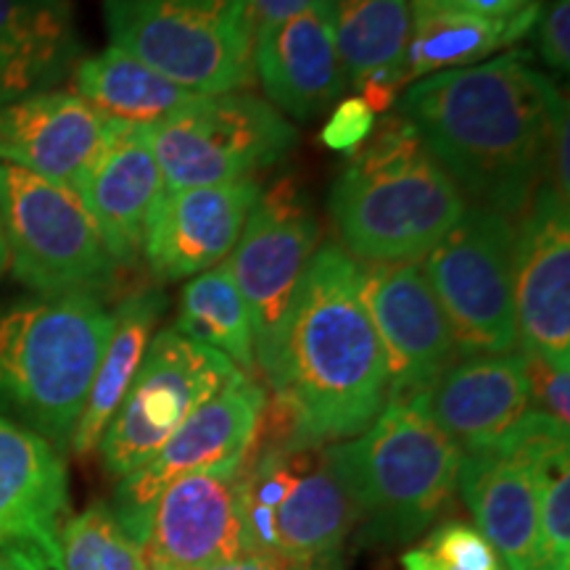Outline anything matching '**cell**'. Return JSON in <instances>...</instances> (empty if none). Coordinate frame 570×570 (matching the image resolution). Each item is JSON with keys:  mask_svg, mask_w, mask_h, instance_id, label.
Here are the masks:
<instances>
[{"mask_svg": "<svg viewBox=\"0 0 570 570\" xmlns=\"http://www.w3.org/2000/svg\"><path fill=\"white\" fill-rule=\"evenodd\" d=\"M568 101L525 51L420 77L399 98L465 202L518 219L547 183L552 135Z\"/></svg>", "mask_w": 570, "mask_h": 570, "instance_id": "obj_1", "label": "cell"}, {"mask_svg": "<svg viewBox=\"0 0 570 570\" xmlns=\"http://www.w3.org/2000/svg\"><path fill=\"white\" fill-rule=\"evenodd\" d=\"M259 370L273 389L269 415L296 444H338L381 415L386 356L362 298L360 262L344 248L325 244L312 256Z\"/></svg>", "mask_w": 570, "mask_h": 570, "instance_id": "obj_2", "label": "cell"}, {"mask_svg": "<svg viewBox=\"0 0 570 570\" xmlns=\"http://www.w3.org/2000/svg\"><path fill=\"white\" fill-rule=\"evenodd\" d=\"M465 209V196L399 114L375 125L327 196L341 248L360 265L425 259Z\"/></svg>", "mask_w": 570, "mask_h": 570, "instance_id": "obj_3", "label": "cell"}, {"mask_svg": "<svg viewBox=\"0 0 570 570\" xmlns=\"http://www.w3.org/2000/svg\"><path fill=\"white\" fill-rule=\"evenodd\" d=\"M111 327L114 309L96 294L0 304V404L56 449L69 446Z\"/></svg>", "mask_w": 570, "mask_h": 570, "instance_id": "obj_4", "label": "cell"}, {"mask_svg": "<svg viewBox=\"0 0 570 570\" xmlns=\"http://www.w3.org/2000/svg\"><path fill=\"white\" fill-rule=\"evenodd\" d=\"M365 544L417 539L458 489L462 452L417 399H389L360 436L325 444Z\"/></svg>", "mask_w": 570, "mask_h": 570, "instance_id": "obj_5", "label": "cell"}, {"mask_svg": "<svg viewBox=\"0 0 570 570\" xmlns=\"http://www.w3.org/2000/svg\"><path fill=\"white\" fill-rule=\"evenodd\" d=\"M256 446V441H254ZM248 541L288 568L341 558L356 508L317 444H262L240 465Z\"/></svg>", "mask_w": 570, "mask_h": 570, "instance_id": "obj_6", "label": "cell"}, {"mask_svg": "<svg viewBox=\"0 0 570 570\" xmlns=\"http://www.w3.org/2000/svg\"><path fill=\"white\" fill-rule=\"evenodd\" d=\"M106 27L111 46L196 96L254 80L252 0H106Z\"/></svg>", "mask_w": 570, "mask_h": 570, "instance_id": "obj_7", "label": "cell"}, {"mask_svg": "<svg viewBox=\"0 0 570 570\" xmlns=\"http://www.w3.org/2000/svg\"><path fill=\"white\" fill-rule=\"evenodd\" d=\"M0 225L9 273L32 294L104 296L117 283L119 265L67 185L0 164Z\"/></svg>", "mask_w": 570, "mask_h": 570, "instance_id": "obj_8", "label": "cell"}, {"mask_svg": "<svg viewBox=\"0 0 570 570\" xmlns=\"http://www.w3.org/2000/svg\"><path fill=\"white\" fill-rule=\"evenodd\" d=\"M146 135L167 190L254 180L298 140L273 104L244 90L202 96L190 109L146 127Z\"/></svg>", "mask_w": 570, "mask_h": 570, "instance_id": "obj_9", "label": "cell"}, {"mask_svg": "<svg viewBox=\"0 0 570 570\" xmlns=\"http://www.w3.org/2000/svg\"><path fill=\"white\" fill-rule=\"evenodd\" d=\"M512 244L515 225L510 217L468 206L460 223L420 265L444 309L460 356L515 352Z\"/></svg>", "mask_w": 570, "mask_h": 570, "instance_id": "obj_10", "label": "cell"}, {"mask_svg": "<svg viewBox=\"0 0 570 570\" xmlns=\"http://www.w3.org/2000/svg\"><path fill=\"white\" fill-rule=\"evenodd\" d=\"M235 375L240 370L225 354L183 336L177 327L156 333L98 444L109 475L122 481L146 465Z\"/></svg>", "mask_w": 570, "mask_h": 570, "instance_id": "obj_11", "label": "cell"}, {"mask_svg": "<svg viewBox=\"0 0 570 570\" xmlns=\"http://www.w3.org/2000/svg\"><path fill=\"white\" fill-rule=\"evenodd\" d=\"M317 238V217L296 177H277L259 190L244 233L225 259L252 317L256 367L273 354Z\"/></svg>", "mask_w": 570, "mask_h": 570, "instance_id": "obj_12", "label": "cell"}, {"mask_svg": "<svg viewBox=\"0 0 570 570\" xmlns=\"http://www.w3.org/2000/svg\"><path fill=\"white\" fill-rule=\"evenodd\" d=\"M265 404V389L244 373L204 402L146 465L119 481L111 510L122 529L140 544L148 510L167 483L202 470L240 465L259 436Z\"/></svg>", "mask_w": 570, "mask_h": 570, "instance_id": "obj_13", "label": "cell"}, {"mask_svg": "<svg viewBox=\"0 0 570 570\" xmlns=\"http://www.w3.org/2000/svg\"><path fill=\"white\" fill-rule=\"evenodd\" d=\"M512 296L523 354L570 367V202L550 183L518 214Z\"/></svg>", "mask_w": 570, "mask_h": 570, "instance_id": "obj_14", "label": "cell"}, {"mask_svg": "<svg viewBox=\"0 0 570 570\" xmlns=\"http://www.w3.org/2000/svg\"><path fill=\"white\" fill-rule=\"evenodd\" d=\"M67 518L69 475L59 449L0 415V562L9 570H63Z\"/></svg>", "mask_w": 570, "mask_h": 570, "instance_id": "obj_15", "label": "cell"}, {"mask_svg": "<svg viewBox=\"0 0 570 570\" xmlns=\"http://www.w3.org/2000/svg\"><path fill=\"white\" fill-rule=\"evenodd\" d=\"M240 465L183 475L161 489L140 541L154 570H204L254 552L240 502Z\"/></svg>", "mask_w": 570, "mask_h": 570, "instance_id": "obj_16", "label": "cell"}, {"mask_svg": "<svg viewBox=\"0 0 570 570\" xmlns=\"http://www.w3.org/2000/svg\"><path fill=\"white\" fill-rule=\"evenodd\" d=\"M360 273L362 298L386 356L389 399H415L460 360L444 309L417 262L360 265Z\"/></svg>", "mask_w": 570, "mask_h": 570, "instance_id": "obj_17", "label": "cell"}, {"mask_svg": "<svg viewBox=\"0 0 570 570\" xmlns=\"http://www.w3.org/2000/svg\"><path fill=\"white\" fill-rule=\"evenodd\" d=\"M259 190L256 180L164 190L142 244L156 281H183L223 265L244 233Z\"/></svg>", "mask_w": 570, "mask_h": 570, "instance_id": "obj_18", "label": "cell"}, {"mask_svg": "<svg viewBox=\"0 0 570 570\" xmlns=\"http://www.w3.org/2000/svg\"><path fill=\"white\" fill-rule=\"evenodd\" d=\"M462 454L502 444L531 410L523 354L460 356L415 396Z\"/></svg>", "mask_w": 570, "mask_h": 570, "instance_id": "obj_19", "label": "cell"}, {"mask_svg": "<svg viewBox=\"0 0 570 570\" xmlns=\"http://www.w3.org/2000/svg\"><path fill=\"white\" fill-rule=\"evenodd\" d=\"M75 190L96 219L114 262L119 267L135 265L142 256L151 214L167 190L146 127L109 122L101 148Z\"/></svg>", "mask_w": 570, "mask_h": 570, "instance_id": "obj_20", "label": "cell"}, {"mask_svg": "<svg viewBox=\"0 0 570 570\" xmlns=\"http://www.w3.org/2000/svg\"><path fill=\"white\" fill-rule=\"evenodd\" d=\"M254 77L277 111L312 122L344 96L336 3L312 6L254 38Z\"/></svg>", "mask_w": 570, "mask_h": 570, "instance_id": "obj_21", "label": "cell"}, {"mask_svg": "<svg viewBox=\"0 0 570 570\" xmlns=\"http://www.w3.org/2000/svg\"><path fill=\"white\" fill-rule=\"evenodd\" d=\"M458 489L504 570H544L539 481L529 449L508 439L487 452L462 454Z\"/></svg>", "mask_w": 570, "mask_h": 570, "instance_id": "obj_22", "label": "cell"}, {"mask_svg": "<svg viewBox=\"0 0 570 570\" xmlns=\"http://www.w3.org/2000/svg\"><path fill=\"white\" fill-rule=\"evenodd\" d=\"M106 119L75 90H48L0 106V164L75 190L101 148Z\"/></svg>", "mask_w": 570, "mask_h": 570, "instance_id": "obj_23", "label": "cell"}, {"mask_svg": "<svg viewBox=\"0 0 570 570\" xmlns=\"http://www.w3.org/2000/svg\"><path fill=\"white\" fill-rule=\"evenodd\" d=\"M77 63L69 0H0V106L59 90Z\"/></svg>", "mask_w": 570, "mask_h": 570, "instance_id": "obj_24", "label": "cell"}, {"mask_svg": "<svg viewBox=\"0 0 570 570\" xmlns=\"http://www.w3.org/2000/svg\"><path fill=\"white\" fill-rule=\"evenodd\" d=\"M412 32L410 0H338L336 48L346 82L375 114L389 111L404 82Z\"/></svg>", "mask_w": 570, "mask_h": 570, "instance_id": "obj_25", "label": "cell"}, {"mask_svg": "<svg viewBox=\"0 0 570 570\" xmlns=\"http://www.w3.org/2000/svg\"><path fill=\"white\" fill-rule=\"evenodd\" d=\"M164 312V294L159 288H140L127 294L114 309V327L109 344L98 362L96 377L85 402V410L71 433V452L85 454L96 452L101 444L106 425L111 423L114 412L130 389L138 373L142 354L154 338V327Z\"/></svg>", "mask_w": 570, "mask_h": 570, "instance_id": "obj_26", "label": "cell"}, {"mask_svg": "<svg viewBox=\"0 0 570 570\" xmlns=\"http://www.w3.org/2000/svg\"><path fill=\"white\" fill-rule=\"evenodd\" d=\"M71 77L85 104L111 122L125 125H159L202 98L117 46L80 59Z\"/></svg>", "mask_w": 570, "mask_h": 570, "instance_id": "obj_27", "label": "cell"}, {"mask_svg": "<svg viewBox=\"0 0 570 570\" xmlns=\"http://www.w3.org/2000/svg\"><path fill=\"white\" fill-rule=\"evenodd\" d=\"M541 6L504 19L458 17V13H412V32L404 61V82L446 69L473 67L508 51L533 32Z\"/></svg>", "mask_w": 570, "mask_h": 570, "instance_id": "obj_28", "label": "cell"}, {"mask_svg": "<svg viewBox=\"0 0 570 570\" xmlns=\"http://www.w3.org/2000/svg\"><path fill=\"white\" fill-rule=\"evenodd\" d=\"M175 327L183 336L225 354L240 373L254 377L256 354L252 317L225 262L185 285L180 317Z\"/></svg>", "mask_w": 570, "mask_h": 570, "instance_id": "obj_29", "label": "cell"}, {"mask_svg": "<svg viewBox=\"0 0 570 570\" xmlns=\"http://www.w3.org/2000/svg\"><path fill=\"white\" fill-rule=\"evenodd\" d=\"M63 570H154L142 547L106 504L67 518L61 531Z\"/></svg>", "mask_w": 570, "mask_h": 570, "instance_id": "obj_30", "label": "cell"}, {"mask_svg": "<svg viewBox=\"0 0 570 570\" xmlns=\"http://www.w3.org/2000/svg\"><path fill=\"white\" fill-rule=\"evenodd\" d=\"M404 570H504L499 554L475 525L446 520L402 554Z\"/></svg>", "mask_w": 570, "mask_h": 570, "instance_id": "obj_31", "label": "cell"}, {"mask_svg": "<svg viewBox=\"0 0 570 570\" xmlns=\"http://www.w3.org/2000/svg\"><path fill=\"white\" fill-rule=\"evenodd\" d=\"M523 360L531 386V410L570 431V367H554L531 354H523Z\"/></svg>", "mask_w": 570, "mask_h": 570, "instance_id": "obj_32", "label": "cell"}, {"mask_svg": "<svg viewBox=\"0 0 570 570\" xmlns=\"http://www.w3.org/2000/svg\"><path fill=\"white\" fill-rule=\"evenodd\" d=\"M377 114L360 96L344 98L323 127V142L331 151L356 154L375 132Z\"/></svg>", "mask_w": 570, "mask_h": 570, "instance_id": "obj_33", "label": "cell"}, {"mask_svg": "<svg viewBox=\"0 0 570 570\" xmlns=\"http://www.w3.org/2000/svg\"><path fill=\"white\" fill-rule=\"evenodd\" d=\"M537 30L539 59L554 75H568L570 69V0H547L541 3Z\"/></svg>", "mask_w": 570, "mask_h": 570, "instance_id": "obj_34", "label": "cell"}, {"mask_svg": "<svg viewBox=\"0 0 570 570\" xmlns=\"http://www.w3.org/2000/svg\"><path fill=\"white\" fill-rule=\"evenodd\" d=\"M544 0H410L412 13H458V17L504 19L541 6Z\"/></svg>", "mask_w": 570, "mask_h": 570, "instance_id": "obj_35", "label": "cell"}, {"mask_svg": "<svg viewBox=\"0 0 570 570\" xmlns=\"http://www.w3.org/2000/svg\"><path fill=\"white\" fill-rule=\"evenodd\" d=\"M320 3H338V0H252V24L254 38L281 21L296 17L312 6Z\"/></svg>", "mask_w": 570, "mask_h": 570, "instance_id": "obj_36", "label": "cell"}, {"mask_svg": "<svg viewBox=\"0 0 570 570\" xmlns=\"http://www.w3.org/2000/svg\"><path fill=\"white\" fill-rule=\"evenodd\" d=\"M204 570H296V568L283 566L281 560L269 558L265 552H244L238 554V558L217 562V566H209Z\"/></svg>", "mask_w": 570, "mask_h": 570, "instance_id": "obj_37", "label": "cell"}, {"mask_svg": "<svg viewBox=\"0 0 570 570\" xmlns=\"http://www.w3.org/2000/svg\"><path fill=\"white\" fill-rule=\"evenodd\" d=\"M296 570H344V562H341V558H331V560L317 562V566H309V568H296Z\"/></svg>", "mask_w": 570, "mask_h": 570, "instance_id": "obj_38", "label": "cell"}, {"mask_svg": "<svg viewBox=\"0 0 570 570\" xmlns=\"http://www.w3.org/2000/svg\"><path fill=\"white\" fill-rule=\"evenodd\" d=\"M9 269V256H6V240H3V225H0V277Z\"/></svg>", "mask_w": 570, "mask_h": 570, "instance_id": "obj_39", "label": "cell"}, {"mask_svg": "<svg viewBox=\"0 0 570 570\" xmlns=\"http://www.w3.org/2000/svg\"><path fill=\"white\" fill-rule=\"evenodd\" d=\"M0 570H9V568H6V566H3V562H0Z\"/></svg>", "mask_w": 570, "mask_h": 570, "instance_id": "obj_40", "label": "cell"}]
</instances>
